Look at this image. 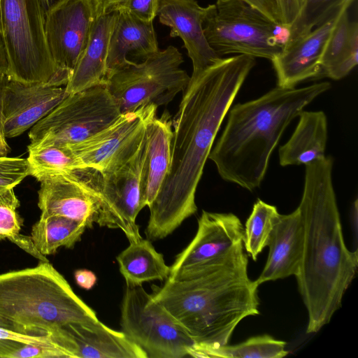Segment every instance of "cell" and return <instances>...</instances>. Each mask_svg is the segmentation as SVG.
I'll return each instance as SVG.
<instances>
[{"mask_svg":"<svg viewBox=\"0 0 358 358\" xmlns=\"http://www.w3.org/2000/svg\"><path fill=\"white\" fill-rule=\"evenodd\" d=\"M182 55L173 45L106 76L105 85L121 113L146 105L164 106L187 87L190 76L180 68Z\"/></svg>","mask_w":358,"mask_h":358,"instance_id":"8","label":"cell"},{"mask_svg":"<svg viewBox=\"0 0 358 358\" xmlns=\"http://www.w3.org/2000/svg\"><path fill=\"white\" fill-rule=\"evenodd\" d=\"M96 17L92 0H63L45 11V33L50 55L69 78L89 41Z\"/></svg>","mask_w":358,"mask_h":358,"instance_id":"15","label":"cell"},{"mask_svg":"<svg viewBox=\"0 0 358 358\" xmlns=\"http://www.w3.org/2000/svg\"><path fill=\"white\" fill-rule=\"evenodd\" d=\"M345 9L334 24L320 60V76L333 80L345 77L358 63V24Z\"/></svg>","mask_w":358,"mask_h":358,"instance_id":"25","label":"cell"},{"mask_svg":"<svg viewBox=\"0 0 358 358\" xmlns=\"http://www.w3.org/2000/svg\"><path fill=\"white\" fill-rule=\"evenodd\" d=\"M117 14L110 10L94 20L87 46L64 87L68 94L105 84L109 40Z\"/></svg>","mask_w":358,"mask_h":358,"instance_id":"21","label":"cell"},{"mask_svg":"<svg viewBox=\"0 0 358 358\" xmlns=\"http://www.w3.org/2000/svg\"><path fill=\"white\" fill-rule=\"evenodd\" d=\"M74 277L77 285L85 289H90L96 282L95 274L87 269H79L76 271Z\"/></svg>","mask_w":358,"mask_h":358,"instance_id":"40","label":"cell"},{"mask_svg":"<svg viewBox=\"0 0 358 358\" xmlns=\"http://www.w3.org/2000/svg\"><path fill=\"white\" fill-rule=\"evenodd\" d=\"M304 243L303 224L297 208L287 215H280L271 234L268 257L257 285L296 275L302 259Z\"/></svg>","mask_w":358,"mask_h":358,"instance_id":"19","label":"cell"},{"mask_svg":"<svg viewBox=\"0 0 358 358\" xmlns=\"http://www.w3.org/2000/svg\"><path fill=\"white\" fill-rule=\"evenodd\" d=\"M38 206L42 215H59L99 224L103 204L101 173L78 169L48 176L40 181Z\"/></svg>","mask_w":358,"mask_h":358,"instance_id":"11","label":"cell"},{"mask_svg":"<svg viewBox=\"0 0 358 358\" xmlns=\"http://www.w3.org/2000/svg\"><path fill=\"white\" fill-rule=\"evenodd\" d=\"M342 7L326 21L308 34L284 43L282 50L272 60L278 87L292 89L307 79L320 75V60L329 34L341 13Z\"/></svg>","mask_w":358,"mask_h":358,"instance_id":"18","label":"cell"},{"mask_svg":"<svg viewBox=\"0 0 358 358\" xmlns=\"http://www.w3.org/2000/svg\"><path fill=\"white\" fill-rule=\"evenodd\" d=\"M64 328L76 343L77 358H148L123 331L113 330L99 320Z\"/></svg>","mask_w":358,"mask_h":358,"instance_id":"23","label":"cell"},{"mask_svg":"<svg viewBox=\"0 0 358 358\" xmlns=\"http://www.w3.org/2000/svg\"><path fill=\"white\" fill-rule=\"evenodd\" d=\"M330 88L328 82L301 88L277 87L229 108L224 129L208 156L220 177L249 191L259 187L287 127Z\"/></svg>","mask_w":358,"mask_h":358,"instance_id":"4","label":"cell"},{"mask_svg":"<svg viewBox=\"0 0 358 358\" xmlns=\"http://www.w3.org/2000/svg\"><path fill=\"white\" fill-rule=\"evenodd\" d=\"M24 344L60 346L48 335L26 334L0 327V357L10 358L11 354Z\"/></svg>","mask_w":358,"mask_h":358,"instance_id":"34","label":"cell"},{"mask_svg":"<svg viewBox=\"0 0 358 358\" xmlns=\"http://www.w3.org/2000/svg\"><path fill=\"white\" fill-rule=\"evenodd\" d=\"M0 317L20 333L52 339L67 324L99 321L50 262L0 274Z\"/></svg>","mask_w":358,"mask_h":358,"instance_id":"5","label":"cell"},{"mask_svg":"<svg viewBox=\"0 0 358 358\" xmlns=\"http://www.w3.org/2000/svg\"><path fill=\"white\" fill-rule=\"evenodd\" d=\"M28 151L29 176L38 181L50 175L86 168L68 144L30 143Z\"/></svg>","mask_w":358,"mask_h":358,"instance_id":"28","label":"cell"},{"mask_svg":"<svg viewBox=\"0 0 358 358\" xmlns=\"http://www.w3.org/2000/svg\"><path fill=\"white\" fill-rule=\"evenodd\" d=\"M207 7L204 34L220 57L238 54L271 61L282 50L279 31L285 29L246 1L216 0Z\"/></svg>","mask_w":358,"mask_h":358,"instance_id":"7","label":"cell"},{"mask_svg":"<svg viewBox=\"0 0 358 358\" xmlns=\"http://www.w3.org/2000/svg\"><path fill=\"white\" fill-rule=\"evenodd\" d=\"M257 8L281 27L278 0H243Z\"/></svg>","mask_w":358,"mask_h":358,"instance_id":"38","label":"cell"},{"mask_svg":"<svg viewBox=\"0 0 358 358\" xmlns=\"http://www.w3.org/2000/svg\"><path fill=\"white\" fill-rule=\"evenodd\" d=\"M28 176L27 159L0 156V194L13 189Z\"/></svg>","mask_w":358,"mask_h":358,"instance_id":"33","label":"cell"},{"mask_svg":"<svg viewBox=\"0 0 358 358\" xmlns=\"http://www.w3.org/2000/svg\"><path fill=\"white\" fill-rule=\"evenodd\" d=\"M280 213L275 206L261 199L255 203L243 229V244L248 254L255 261L268 246Z\"/></svg>","mask_w":358,"mask_h":358,"instance_id":"29","label":"cell"},{"mask_svg":"<svg viewBox=\"0 0 358 358\" xmlns=\"http://www.w3.org/2000/svg\"><path fill=\"white\" fill-rule=\"evenodd\" d=\"M147 150L141 173V208L155 199L168 173L173 137L171 115L165 110L159 117H152L146 124Z\"/></svg>","mask_w":358,"mask_h":358,"instance_id":"20","label":"cell"},{"mask_svg":"<svg viewBox=\"0 0 358 358\" xmlns=\"http://www.w3.org/2000/svg\"><path fill=\"white\" fill-rule=\"evenodd\" d=\"M158 50L153 22L118 11L109 40L106 76L127 65L131 61L128 55L143 59Z\"/></svg>","mask_w":358,"mask_h":358,"instance_id":"22","label":"cell"},{"mask_svg":"<svg viewBox=\"0 0 358 358\" xmlns=\"http://www.w3.org/2000/svg\"><path fill=\"white\" fill-rule=\"evenodd\" d=\"M146 150L145 130L139 148L130 159L101 173L103 204L98 224L122 230L129 242L142 238L136 220L141 210V173Z\"/></svg>","mask_w":358,"mask_h":358,"instance_id":"13","label":"cell"},{"mask_svg":"<svg viewBox=\"0 0 358 358\" xmlns=\"http://www.w3.org/2000/svg\"><path fill=\"white\" fill-rule=\"evenodd\" d=\"M253 57L222 58L189 80L172 119L168 173L152 204L145 229L149 239L175 231L197 207L195 195L203 168L224 117L250 71Z\"/></svg>","mask_w":358,"mask_h":358,"instance_id":"1","label":"cell"},{"mask_svg":"<svg viewBox=\"0 0 358 358\" xmlns=\"http://www.w3.org/2000/svg\"><path fill=\"white\" fill-rule=\"evenodd\" d=\"M87 226L78 220L59 215H42L31 228V237L45 255L61 248H73L80 241Z\"/></svg>","mask_w":358,"mask_h":358,"instance_id":"27","label":"cell"},{"mask_svg":"<svg viewBox=\"0 0 358 358\" xmlns=\"http://www.w3.org/2000/svg\"><path fill=\"white\" fill-rule=\"evenodd\" d=\"M120 114L105 84L69 94L31 128L30 143H77L106 127Z\"/></svg>","mask_w":358,"mask_h":358,"instance_id":"10","label":"cell"},{"mask_svg":"<svg viewBox=\"0 0 358 358\" xmlns=\"http://www.w3.org/2000/svg\"><path fill=\"white\" fill-rule=\"evenodd\" d=\"M68 95L65 87L23 83L0 75V113L6 138H14L48 115Z\"/></svg>","mask_w":358,"mask_h":358,"instance_id":"16","label":"cell"},{"mask_svg":"<svg viewBox=\"0 0 358 358\" xmlns=\"http://www.w3.org/2000/svg\"><path fill=\"white\" fill-rule=\"evenodd\" d=\"M63 0H48V9ZM46 11V10H45Z\"/></svg>","mask_w":358,"mask_h":358,"instance_id":"45","label":"cell"},{"mask_svg":"<svg viewBox=\"0 0 358 358\" xmlns=\"http://www.w3.org/2000/svg\"><path fill=\"white\" fill-rule=\"evenodd\" d=\"M354 0H305L299 14L287 29L285 42H289L310 32L334 13Z\"/></svg>","mask_w":358,"mask_h":358,"instance_id":"31","label":"cell"},{"mask_svg":"<svg viewBox=\"0 0 358 358\" xmlns=\"http://www.w3.org/2000/svg\"><path fill=\"white\" fill-rule=\"evenodd\" d=\"M0 35L8 78L54 86L67 84L69 78L57 68L48 48L41 0H0Z\"/></svg>","mask_w":358,"mask_h":358,"instance_id":"6","label":"cell"},{"mask_svg":"<svg viewBox=\"0 0 358 358\" xmlns=\"http://www.w3.org/2000/svg\"><path fill=\"white\" fill-rule=\"evenodd\" d=\"M286 343L268 335L251 337L245 341L225 345L201 352L198 357L208 358H282L288 354Z\"/></svg>","mask_w":358,"mask_h":358,"instance_id":"30","label":"cell"},{"mask_svg":"<svg viewBox=\"0 0 358 358\" xmlns=\"http://www.w3.org/2000/svg\"><path fill=\"white\" fill-rule=\"evenodd\" d=\"M120 326L148 358L191 357L195 345L185 327L142 285L127 284Z\"/></svg>","mask_w":358,"mask_h":358,"instance_id":"9","label":"cell"},{"mask_svg":"<svg viewBox=\"0 0 358 358\" xmlns=\"http://www.w3.org/2000/svg\"><path fill=\"white\" fill-rule=\"evenodd\" d=\"M243 229L240 219L233 213L203 210L194 238L170 266L168 279L188 278L220 261L243 244Z\"/></svg>","mask_w":358,"mask_h":358,"instance_id":"14","label":"cell"},{"mask_svg":"<svg viewBox=\"0 0 358 358\" xmlns=\"http://www.w3.org/2000/svg\"><path fill=\"white\" fill-rule=\"evenodd\" d=\"M157 106L146 105L121 113L113 122L77 143L68 144L84 167L101 173L130 159L139 148L148 121L157 115Z\"/></svg>","mask_w":358,"mask_h":358,"instance_id":"12","label":"cell"},{"mask_svg":"<svg viewBox=\"0 0 358 358\" xmlns=\"http://www.w3.org/2000/svg\"><path fill=\"white\" fill-rule=\"evenodd\" d=\"M159 0H120L108 11H127L145 22H153L157 16Z\"/></svg>","mask_w":358,"mask_h":358,"instance_id":"35","label":"cell"},{"mask_svg":"<svg viewBox=\"0 0 358 358\" xmlns=\"http://www.w3.org/2000/svg\"><path fill=\"white\" fill-rule=\"evenodd\" d=\"M299 122L287 142L280 147L282 166L307 164L325 157L327 120L323 111L303 110Z\"/></svg>","mask_w":358,"mask_h":358,"instance_id":"24","label":"cell"},{"mask_svg":"<svg viewBox=\"0 0 358 358\" xmlns=\"http://www.w3.org/2000/svg\"><path fill=\"white\" fill-rule=\"evenodd\" d=\"M334 159L306 164L298 208L304 231L303 252L295 275L308 312L307 333L318 332L340 308L357 271V251L345 243L332 182Z\"/></svg>","mask_w":358,"mask_h":358,"instance_id":"2","label":"cell"},{"mask_svg":"<svg viewBox=\"0 0 358 358\" xmlns=\"http://www.w3.org/2000/svg\"><path fill=\"white\" fill-rule=\"evenodd\" d=\"M10 148L7 143L6 138L4 135L0 113V156H6Z\"/></svg>","mask_w":358,"mask_h":358,"instance_id":"43","label":"cell"},{"mask_svg":"<svg viewBox=\"0 0 358 358\" xmlns=\"http://www.w3.org/2000/svg\"><path fill=\"white\" fill-rule=\"evenodd\" d=\"M19 206L20 201L13 189L0 194V241L20 233L22 220L17 212Z\"/></svg>","mask_w":358,"mask_h":358,"instance_id":"32","label":"cell"},{"mask_svg":"<svg viewBox=\"0 0 358 358\" xmlns=\"http://www.w3.org/2000/svg\"><path fill=\"white\" fill-rule=\"evenodd\" d=\"M8 67V62L5 46L0 35V75H6Z\"/></svg>","mask_w":358,"mask_h":358,"instance_id":"42","label":"cell"},{"mask_svg":"<svg viewBox=\"0 0 358 358\" xmlns=\"http://www.w3.org/2000/svg\"><path fill=\"white\" fill-rule=\"evenodd\" d=\"M243 244L220 261L181 280L153 286L152 295L194 342L191 357L227 345L238 324L259 314L258 287L248 273Z\"/></svg>","mask_w":358,"mask_h":358,"instance_id":"3","label":"cell"},{"mask_svg":"<svg viewBox=\"0 0 358 358\" xmlns=\"http://www.w3.org/2000/svg\"><path fill=\"white\" fill-rule=\"evenodd\" d=\"M129 243L116 258L126 284L141 285L145 282L169 278L170 266L149 240L141 238Z\"/></svg>","mask_w":358,"mask_h":358,"instance_id":"26","label":"cell"},{"mask_svg":"<svg viewBox=\"0 0 358 358\" xmlns=\"http://www.w3.org/2000/svg\"><path fill=\"white\" fill-rule=\"evenodd\" d=\"M96 17L108 12L110 8L120 0H92Z\"/></svg>","mask_w":358,"mask_h":358,"instance_id":"41","label":"cell"},{"mask_svg":"<svg viewBox=\"0 0 358 358\" xmlns=\"http://www.w3.org/2000/svg\"><path fill=\"white\" fill-rule=\"evenodd\" d=\"M45 11L48 9V0H41Z\"/></svg>","mask_w":358,"mask_h":358,"instance_id":"46","label":"cell"},{"mask_svg":"<svg viewBox=\"0 0 358 358\" xmlns=\"http://www.w3.org/2000/svg\"><path fill=\"white\" fill-rule=\"evenodd\" d=\"M25 357H71L70 355L57 345L24 344L14 351L10 358Z\"/></svg>","mask_w":358,"mask_h":358,"instance_id":"36","label":"cell"},{"mask_svg":"<svg viewBox=\"0 0 358 358\" xmlns=\"http://www.w3.org/2000/svg\"><path fill=\"white\" fill-rule=\"evenodd\" d=\"M8 240L18 245L31 255L38 259L40 262H49L45 256L42 255L37 249L31 236L22 235L19 233L10 238Z\"/></svg>","mask_w":358,"mask_h":358,"instance_id":"39","label":"cell"},{"mask_svg":"<svg viewBox=\"0 0 358 358\" xmlns=\"http://www.w3.org/2000/svg\"><path fill=\"white\" fill-rule=\"evenodd\" d=\"M208 7L195 0H159L157 16L159 22L171 28V37L179 36L184 42L192 63L191 79L218 63L220 57L210 46L203 24Z\"/></svg>","mask_w":358,"mask_h":358,"instance_id":"17","label":"cell"},{"mask_svg":"<svg viewBox=\"0 0 358 358\" xmlns=\"http://www.w3.org/2000/svg\"><path fill=\"white\" fill-rule=\"evenodd\" d=\"M305 0H278L281 27L287 29L300 13Z\"/></svg>","mask_w":358,"mask_h":358,"instance_id":"37","label":"cell"},{"mask_svg":"<svg viewBox=\"0 0 358 358\" xmlns=\"http://www.w3.org/2000/svg\"><path fill=\"white\" fill-rule=\"evenodd\" d=\"M0 327L5 328L11 331L19 332L15 325L9 321L0 317Z\"/></svg>","mask_w":358,"mask_h":358,"instance_id":"44","label":"cell"}]
</instances>
